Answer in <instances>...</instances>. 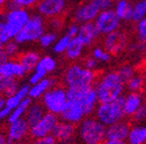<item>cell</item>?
Instances as JSON below:
<instances>
[{"label":"cell","mask_w":146,"mask_h":144,"mask_svg":"<svg viewBox=\"0 0 146 144\" xmlns=\"http://www.w3.org/2000/svg\"><path fill=\"white\" fill-rule=\"evenodd\" d=\"M31 17L25 8H15L8 10L3 20L0 21V37L3 43L12 41L23 28Z\"/></svg>","instance_id":"6da1fadb"},{"label":"cell","mask_w":146,"mask_h":144,"mask_svg":"<svg viewBox=\"0 0 146 144\" xmlns=\"http://www.w3.org/2000/svg\"><path fill=\"white\" fill-rule=\"evenodd\" d=\"M98 101L100 103L112 102L121 96L124 90V83L116 73H109L96 82V86Z\"/></svg>","instance_id":"7a4b0ae2"},{"label":"cell","mask_w":146,"mask_h":144,"mask_svg":"<svg viewBox=\"0 0 146 144\" xmlns=\"http://www.w3.org/2000/svg\"><path fill=\"white\" fill-rule=\"evenodd\" d=\"M96 75L94 71L79 63H71L65 70L63 76L64 85L67 89L94 87Z\"/></svg>","instance_id":"3957f363"},{"label":"cell","mask_w":146,"mask_h":144,"mask_svg":"<svg viewBox=\"0 0 146 144\" xmlns=\"http://www.w3.org/2000/svg\"><path fill=\"white\" fill-rule=\"evenodd\" d=\"M106 125L94 117H85L77 127V134L83 144H102L106 138Z\"/></svg>","instance_id":"277c9868"},{"label":"cell","mask_w":146,"mask_h":144,"mask_svg":"<svg viewBox=\"0 0 146 144\" xmlns=\"http://www.w3.org/2000/svg\"><path fill=\"white\" fill-rule=\"evenodd\" d=\"M124 101H125V97L121 95L120 97L112 102L100 103L96 109V118L106 126H110L112 124L123 120V118L125 117L123 110Z\"/></svg>","instance_id":"5b68a950"},{"label":"cell","mask_w":146,"mask_h":144,"mask_svg":"<svg viewBox=\"0 0 146 144\" xmlns=\"http://www.w3.org/2000/svg\"><path fill=\"white\" fill-rule=\"evenodd\" d=\"M68 102L67 90L63 86L55 85L41 98V103L47 112L60 116Z\"/></svg>","instance_id":"8992f818"},{"label":"cell","mask_w":146,"mask_h":144,"mask_svg":"<svg viewBox=\"0 0 146 144\" xmlns=\"http://www.w3.org/2000/svg\"><path fill=\"white\" fill-rule=\"evenodd\" d=\"M45 32V21L41 14L31 15L30 19L23 28L18 32L14 41L18 45L38 41L42 34Z\"/></svg>","instance_id":"52a82bcc"},{"label":"cell","mask_w":146,"mask_h":144,"mask_svg":"<svg viewBox=\"0 0 146 144\" xmlns=\"http://www.w3.org/2000/svg\"><path fill=\"white\" fill-rule=\"evenodd\" d=\"M67 99L68 101L80 104L84 111L85 117L92 113L96 108V102H98L94 87L67 89Z\"/></svg>","instance_id":"ba28073f"},{"label":"cell","mask_w":146,"mask_h":144,"mask_svg":"<svg viewBox=\"0 0 146 144\" xmlns=\"http://www.w3.org/2000/svg\"><path fill=\"white\" fill-rule=\"evenodd\" d=\"M58 122L59 120H58L57 115L46 112L43 118L31 127L30 137L32 139H36V138H43L46 136L52 135L53 130Z\"/></svg>","instance_id":"9c48e42d"},{"label":"cell","mask_w":146,"mask_h":144,"mask_svg":"<svg viewBox=\"0 0 146 144\" xmlns=\"http://www.w3.org/2000/svg\"><path fill=\"white\" fill-rule=\"evenodd\" d=\"M119 23L120 18L118 17L116 11L110 9L100 11L94 19V25L100 34H108L115 31L119 27Z\"/></svg>","instance_id":"30bf717a"},{"label":"cell","mask_w":146,"mask_h":144,"mask_svg":"<svg viewBox=\"0 0 146 144\" xmlns=\"http://www.w3.org/2000/svg\"><path fill=\"white\" fill-rule=\"evenodd\" d=\"M31 126L25 118L15 120V121L8 122L5 134L8 139L9 143L13 142H23L30 136Z\"/></svg>","instance_id":"8fae6325"},{"label":"cell","mask_w":146,"mask_h":144,"mask_svg":"<svg viewBox=\"0 0 146 144\" xmlns=\"http://www.w3.org/2000/svg\"><path fill=\"white\" fill-rule=\"evenodd\" d=\"M66 8V0H40L36 4L39 14L44 17L60 16Z\"/></svg>","instance_id":"7c38bea8"},{"label":"cell","mask_w":146,"mask_h":144,"mask_svg":"<svg viewBox=\"0 0 146 144\" xmlns=\"http://www.w3.org/2000/svg\"><path fill=\"white\" fill-rule=\"evenodd\" d=\"M104 45L108 52L112 54H119L127 45V36L123 32L115 30L107 34Z\"/></svg>","instance_id":"4fadbf2b"},{"label":"cell","mask_w":146,"mask_h":144,"mask_svg":"<svg viewBox=\"0 0 146 144\" xmlns=\"http://www.w3.org/2000/svg\"><path fill=\"white\" fill-rule=\"evenodd\" d=\"M60 118L62 121L77 125L85 118V114L80 104L76 103V102L68 101L65 109L60 114Z\"/></svg>","instance_id":"5bb4252c"},{"label":"cell","mask_w":146,"mask_h":144,"mask_svg":"<svg viewBox=\"0 0 146 144\" xmlns=\"http://www.w3.org/2000/svg\"><path fill=\"white\" fill-rule=\"evenodd\" d=\"M100 12V7L98 6L94 0H90L88 3L83 4L75 11L74 14V19L77 23H86L90 22L94 19H96V16Z\"/></svg>","instance_id":"9a60e30c"},{"label":"cell","mask_w":146,"mask_h":144,"mask_svg":"<svg viewBox=\"0 0 146 144\" xmlns=\"http://www.w3.org/2000/svg\"><path fill=\"white\" fill-rule=\"evenodd\" d=\"M76 132V127L74 124L65 121H59L55 126L52 132V136L59 143H69L73 139Z\"/></svg>","instance_id":"2e32d148"},{"label":"cell","mask_w":146,"mask_h":144,"mask_svg":"<svg viewBox=\"0 0 146 144\" xmlns=\"http://www.w3.org/2000/svg\"><path fill=\"white\" fill-rule=\"evenodd\" d=\"M0 74L18 80L25 76L27 71L23 69L17 59H7L0 67Z\"/></svg>","instance_id":"e0dca14e"},{"label":"cell","mask_w":146,"mask_h":144,"mask_svg":"<svg viewBox=\"0 0 146 144\" xmlns=\"http://www.w3.org/2000/svg\"><path fill=\"white\" fill-rule=\"evenodd\" d=\"M130 132V126L125 121H119L110 125L106 131V139L108 140H125Z\"/></svg>","instance_id":"ac0fdd59"},{"label":"cell","mask_w":146,"mask_h":144,"mask_svg":"<svg viewBox=\"0 0 146 144\" xmlns=\"http://www.w3.org/2000/svg\"><path fill=\"white\" fill-rule=\"evenodd\" d=\"M56 85V81L53 78L46 77L45 79L38 82L36 84H34L30 87V92H29V98L32 101L41 100L46 93L48 92L52 87Z\"/></svg>","instance_id":"d6986e66"},{"label":"cell","mask_w":146,"mask_h":144,"mask_svg":"<svg viewBox=\"0 0 146 144\" xmlns=\"http://www.w3.org/2000/svg\"><path fill=\"white\" fill-rule=\"evenodd\" d=\"M98 34L100 33L98 32L94 22L90 21V22L81 24V26L79 27V32H78L77 37L79 38L84 46H88L94 43V41Z\"/></svg>","instance_id":"ffe728a7"},{"label":"cell","mask_w":146,"mask_h":144,"mask_svg":"<svg viewBox=\"0 0 146 144\" xmlns=\"http://www.w3.org/2000/svg\"><path fill=\"white\" fill-rule=\"evenodd\" d=\"M30 87L31 86L29 84H25V85H21L19 88L17 89L15 93H13L10 96H7L5 97V103L4 106L7 107L10 110H13L17 105H19L21 101L25 99V98H29V92H30Z\"/></svg>","instance_id":"44dd1931"},{"label":"cell","mask_w":146,"mask_h":144,"mask_svg":"<svg viewBox=\"0 0 146 144\" xmlns=\"http://www.w3.org/2000/svg\"><path fill=\"white\" fill-rule=\"evenodd\" d=\"M40 56L39 52L35 50H27L25 52H21L17 56V61L21 63V65L23 67L27 73H32L36 69V65L39 63Z\"/></svg>","instance_id":"7402d4cb"},{"label":"cell","mask_w":146,"mask_h":144,"mask_svg":"<svg viewBox=\"0 0 146 144\" xmlns=\"http://www.w3.org/2000/svg\"><path fill=\"white\" fill-rule=\"evenodd\" d=\"M46 112L47 111L45 110L43 104L41 102H32L25 115V119L27 120L29 125L32 127L33 125H35L36 122H39L43 118V116L46 114Z\"/></svg>","instance_id":"603a6c76"},{"label":"cell","mask_w":146,"mask_h":144,"mask_svg":"<svg viewBox=\"0 0 146 144\" xmlns=\"http://www.w3.org/2000/svg\"><path fill=\"white\" fill-rule=\"evenodd\" d=\"M142 105V98L137 92L130 93L125 97L123 110L125 116H132Z\"/></svg>","instance_id":"cb8c5ba5"},{"label":"cell","mask_w":146,"mask_h":144,"mask_svg":"<svg viewBox=\"0 0 146 144\" xmlns=\"http://www.w3.org/2000/svg\"><path fill=\"white\" fill-rule=\"evenodd\" d=\"M21 87L17 79L9 78L4 75L0 74V94H2L4 97L10 96L17 91Z\"/></svg>","instance_id":"d4e9b609"},{"label":"cell","mask_w":146,"mask_h":144,"mask_svg":"<svg viewBox=\"0 0 146 144\" xmlns=\"http://www.w3.org/2000/svg\"><path fill=\"white\" fill-rule=\"evenodd\" d=\"M83 47H84L83 43L76 36V37H73L70 39L68 46H67L66 50H65L64 54H65V56H66V58L69 61H75V60H77L80 56Z\"/></svg>","instance_id":"484cf974"},{"label":"cell","mask_w":146,"mask_h":144,"mask_svg":"<svg viewBox=\"0 0 146 144\" xmlns=\"http://www.w3.org/2000/svg\"><path fill=\"white\" fill-rule=\"evenodd\" d=\"M133 9L134 6L127 0H120L116 6V13L120 19L128 21L132 19Z\"/></svg>","instance_id":"4316f807"},{"label":"cell","mask_w":146,"mask_h":144,"mask_svg":"<svg viewBox=\"0 0 146 144\" xmlns=\"http://www.w3.org/2000/svg\"><path fill=\"white\" fill-rule=\"evenodd\" d=\"M146 142V126H137L130 130L128 135L129 144H144Z\"/></svg>","instance_id":"83f0119b"},{"label":"cell","mask_w":146,"mask_h":144,"mask_svg":"<svg viewBox=\"0 0 146 144\" xmlns=\"http://www.w3.org/2000/svg\"><path fill=\"white\" fill-rule=\"evenodd\" d=\"M32 102L33 101L30 98H25L23 101H21V103H19V105H17V106L11 111L8 119H7V122H12V121H15V120L21 119V118H25V113H27V109H29V107H30Z\"/></svg>","instance_id":"f1b7e54d"},{"label":"cell","mask_w":146,"mask_h":144,"mask_svg":"<svg viewBox=\"0 0 146 144\" xmlns=\"http://www.w3.org/2000/svg\"><path fill=\"white\" fill-rule=\"evenodd\" d=\"M56 68H57V62H56V60L54 58H52L50 56H41L39 63L36 67V70L41 71V72H43L46 75L54 72Z\"/></svg>","instance_id":"f546056e"},{"label":"cell","mask_w":146,"mask_h":144,"mask_svg":"<svg viewBox=\"0 0 146 144\" xmlns=\"http://www.w3.org/2000/svg\"><path fill=\"white\" fill-rule=\"evenodd\" d=\"M2 52L8 59L17 58V56L19 54V45L14 39L9 41L6 43H4Z\"/></svg>","instance_id":"4dcf8cb0"},{"label":"cell","mask_w":146,"mask_h":144,"mask_svg":"<svg viewBox=\"0 0 146 144\" xmlns=\"http://www.w3.org/2000/svg\"><path fill=\"white\" fill-rule=\"evenodd\" d=\"M57 41V34L54 31H47L44 32L41 35L39 41L40 45L42 47H49L51 45H53Z\"/></svg>","instance_id":"1f68e13d"},{"label":"cell","mask_w":146,"mask_h":144,"mask_svg":"<svg viewBox=\"0 0 146 144\" xmlns=\"http://www.w3.org/2000/svg\"><path fill=\"white\" fill-rule=\"evenodd\" d=\"M70 39L71 37H69L67 34L58 38L57 41H56V43L53 45V52H56V54H64L65 50H66L67 46H68Z\"/></svg>","instance_id":"d6a6232c"},{"label":"cell","mask_w":146,"mask_h":144,"mask_svg":"<svg viewBox=\"0 0 146 144\" xmlns=\"http://www.w3.org/2000/svg\"><path fill=\"white\" fill-rule=\"evenodd\" d=\"M145 14H146V7H145V5H144L143 1L137 3L134 6V9H133L132 19H131V20L134 21V22H139L141 19L144 18Z\"/></svg>","instance_id":"836d02e7"},{"label":"cell","mask_w":146,"mask_h":144,"mask_svg":"<svg viewBox=\"0 0 146 144\" xmlns=\"http://www.w3.org/2000/svg\"><path fill=\"white\" fill-rule=\"evenodd\" d=\"M144 85V79L140 76H133L129 81L126 83L128 90L132 92H137L143 87Z\"/></svg>","instance_id":"e575fe53"},{"label":"cell","mask_w":146,"mask_h":144,"mask_svg":"<svg viewBox=\"0 0 146 144\" xmlns=\"http://www.w3.org/2000/svg\"><path fill=\"white\" fill-rule=\"evenodd\" d=\"M117 74L121 78L123 83L126 84L133 76H134V71H133V68L131 65H122L121 68L117 71Z\"/></svg>","instance_id":"d590c367"},{"label":"cell","mask_w":146,"mask_h":144,"mask_svg":"<svg viewBox=\"0 0 146 144\" xmlns=\"http://www.w3.org/2000/svg\"><path fill=\"white\" fill-rule=\"evenodd\" d=\"M136 30L139 41H142L143 43H146V17H144L143 19H141L138 22Z\"/></svg>","instance_id":"8d00e7d4"},{"label":"cell","mask_w":146,"mask_h":144,"mask_svg":"<svg viewBox=\"0 0 146 144\" xmlns=\"http://www.w3.org/2000/svg\"><path fill=\"white\" fill-rule=\"evenodd\" d=\"M132 119L135 122H142L146 120V104H142L138 110L132 115Z\"/></svg>","instance_id":"74e56055"},{"label":"cell","mask_w":146,"mask_h":144,"mask_svg":"<svg viewBox=\"0 0 146 144\" xmlns=\"http://www.w3.org/2000/svg\"><path fill=\"white\" fill-rule=\"evenodd\" d=\"M92 56H94V59L98 60V61H102V62H108L110 60L109 54L104 52L100 47L94 48V50H92Z\"/></svg>","instance_id":"f35d334b"},{"label":"cell","mask_w":146,"mask_h":144,"mask_svg":"<svg viewBox=\"0 0 146 144\" xmlns=\"http://www.w3.org/2000/svg\"><path fill=\"white\" fill-rule=\"evenodd\" d=\"M57 140L55 139L54 136L49 135L43 138H36V139H33L29 144H57Z\"/></svg>","instance_id":"ab89813d"},{"label":"cell","mask_w":146,"mask_h":144,"mask_svg":"<svg viewBox=\"0 0 146 144\" xmlns=\"http://www.w3.org/2000/svg\"><path fill=\"white\" fill-rule=\"evenodd\" d=\"M17 7L21 8H30V7L34 6V5L38 4L40 0H13Z\"/></svg>","instance_id":"60d3db41"},{"label":"cell","mask_w":146,"mask_h":144,"mask_svg":"<svg viewBox=\"0 0 146 144\" xmlns=\"http://www.w3.org/2000/svg\"><path fill=\"white\" fill-rule=\"evenodd\" d=\"M62 24H63V22H62V20L59 18V16L50 18V21H49V27H50L51 29H52L54 32L56 31V30H59L62 27Z\"/></svg>","instance_id":"b9f144b4"},{"label":"cell","mask_w":146,"mask_h":144,"mask_svg":"<svg viewBox=\"0 0 146 144\" xmlns=\"http://www.w3.org/2000/svg\"><path fill=\"white\" fill-rule=\"evenodd\" d=\"M94 1L98 4V6L100 7V11L109 9L113 3V0H94Z\"/></svg>","instance_id":"7bdbcfd3"},{"label":"cell","mask_w":146,"mask_h":144,"mask_svg":"<svg viewBox=\"0 0 146 144\" xmlns=\"http://www.w3.org/2000/svg\"><path fill=\"white\" fill-rule=\"evenodd\" d=\"M96 63H98V60L94 59V56L92 58H86V59L83 61V65L86 69H89V70H94L96 67Z\"/></svg>","instance_id":"ee69618b"},{"label":"cell","mask_w":146,"mask_h":144,"mask_svg":"<svg viewBox=\"0 0 146 144\" xmlns=\"http://www.w3.org/2000/svg\"><path fill=\"white\" fill-rule=\"evenodd\" d=\"M78 32H79V26H78L77 24H71L70 26L68 27V29H67L66 34L69 37L73 38L78 35Z\"/></svg>","instance_id":"f6af8a7d"},{"label":"cell","mask_w":146,"mask_h":144,"mask_svg":"<svg viewBox=\"0 0 146 144\" xmlns=\"http://www.w3.org/2000/svg\"><path fill=\"white\" fill-rule=\"evenodd\" d=\"M11 113V110L8 109L7 107L3 106L2 108L0 109V120H5V119H8L9 115Z\"/></svg>","instance_id":"bcb514c9"},{"label":"cell","mask_w":146,"mask_h":144,"mask_svg":"<svg viewBox=\"0 0 146 144\" xmlns=\"http://www.w3.org/2000/svg\"><path fill=\"white\" fill-rule=\"evenodd\" d=\"M102 144H126L124 140H106Z\"/></svg>","instance_id":"7dc6e473"},{"label":"cell","mask_w":146,"mask_h":144,"mask_svg":"<svg viewBox=\"0 0 146 144\" xmlns=\"http://www.w3.org/2000/svg\"><path fill=\"white\" fill-rule=\"evenodd\" d=\"M0 144H9L8 139L6 137V134L3 132H0Z\"/></svg>","instance_id":"c3c4849f"},{"label":"cell","mask_w":146,"mask_h":144,"mask_svg":"<svg viewBox=\"0 0 146 144\" xmlns=\"http://www.w3.org/2000/svg\"><path fill=\"white\" fill-rule=\"evenodd\" d=\"M7 59H8V58H7V56H5L4 54H3V52H0V67L2 65V63H4V62L6 61Z\"/></svg>","instance_id":"681fc988"},{"label":"cell","mask_w":146,"mask_h":144,"mask_svg":"<svg viewBox=\"0 0 146 144\" xmlns=\"http://www.w3.org/2000/svg\"><path fill=\"white\" fill-rule=\"evenodd\" d=\"M4 103H5V97L2 94H0V109L4 106Z\"/></svg>","instance_id":"f907efd6"},{"label":"cell","mask_w":146,"mask_h":144,"mask_svg":"<svg viewBox=\"0 0 146 144\" xmlns=\"http://www.w3.org/2000/svg\"><path fill=\"white\" fill-rule=\"evenodd\" d=\"M7 2H8V0H0V9L4 8L6 6Z\"/></svg>","instance_id":"816d5d0a"},{"label":"cell","mask_w":146,"mask_h":144,"mask_svg":"<svg viewBox=\"0 0 146 144\" xmlns=\"http://www.w3.org/2000/svg\"><path fill=\"white\" fill-rule=\"evenodd\" d=\"M3 46H4V43H3L2 39H1V37H0V52H2V50H3Z\"/></svg>","instance_id":"f5cc1de1"},{"label":"cell","mask_w":146,"mask_h":144,"mask_svg":"<svg viewBox=\"0 0 146 144\" xmlns=\"http://www.w3.org/2000/svg\"><path fill=\"white\" fill-rule=\"evenodd\" d=\"M9 144H27V143H25V141H23V142H13V143H9Z\"/></svg>","instance_id":"db71d44e"},{"label":"cell","mask_w":146,"mask_h":144,"mask_svg":"<svg viewBox=\"0 0 146 144\" xmlns=\"http://www.w3.org/2000/svg\"><path fill=\"white\" fill-rule=\"evenodd\" d=\"M143 3H144V5H145V7H146V0H144Z\"/></svg>","instance_id":"11a10c76"},{"label":"cell","mask_w":146,"mask_h":144,"mask_svg":"<svg viewBox=\"0 0 146 144\" xmlns=\"http://www.w3.org/2000/svg\"><path fill=\"white\" fill-rule=\"evenodd\" d=\"M60 144H68V143H60Z\"/></svg>","instance_id":"9f6ffc18"},{"label":"cell","mask_w":146,"mask_h":144,"mask_svg":"<svg viewBox=\"0 0 146 144\" xmlns=\"http://www.w3.org/2000/svg\"><path fill=\"white\" fill-rule=\"evenodd\" d=\"M145 92H146V86H145Z\"/></svg>","instance_id":"6f0895ef"}]
</instances>
